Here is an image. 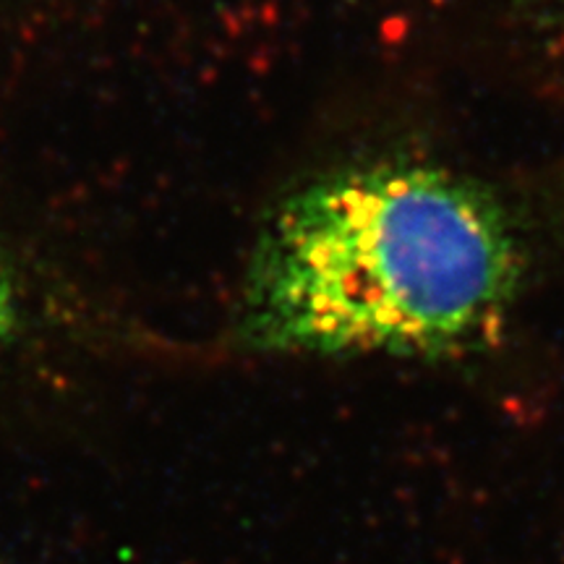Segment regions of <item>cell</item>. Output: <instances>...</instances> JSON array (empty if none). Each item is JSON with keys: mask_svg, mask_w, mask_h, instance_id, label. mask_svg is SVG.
<instances>
[{"mask_svg": "<svg viewBox=\"0 0 564 564\" xmlns=\"http://www.w3.org/2000/svg\"><path fill=\"white\" fill-rule=\"evenodd\" d=\"M523 249L499 202L423 165H366L288 196L238 308L246 348L282 356H447L502 327Z\"/></svg>", "mask_w": 564, "mask_h": 564, "instance_id": "cell-1", "label": "cell"}, {"mask_svg": "<svg viewBox=\"0 0 564 564\" xmlns=\"http://www.w3.org/2000/svg\"><path fill=\"white\" fill-rule=\"evenodd\" d=\"M19 306H17V291H13V280L6 264L0 262V356L9 348L13 333H17Z\"/></svg>", "mask_w": 564, "mask_h": 564, "instance_id": "cell-2", "label": "cell"}, {"mask_svg": "<svg viewBox=\"0 0 564 564\" xmlns=\"http://www.w3.org/2000/svg\"><path fill=\"white\" fill-rule=\"evenodd\" d=\"M544 3H546L549 11H554L556 17L564 21V0H544Z\"/></svg>", "mask_w": 564, "mask_h": 564, "instance_id": "cell-3", "label": "cell"}]
</instances>
